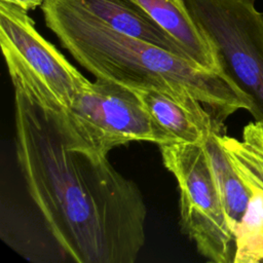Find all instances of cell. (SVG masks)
Here are the masks:
<instances>
[{
  "label": "cell",
  "instance_id": "cell-5",
  "mask_svg": "<svg viewBox=\"0 0 263 263\" xmlns=\"http://www.w3.org/2000/svg\"><path fill=\"white\" fill-rule=\"evenodd\" d=\"M216 45L224 70L248 100V111L263 123V14L254 0H185Z\"/></svg>",
  "mask_w": 263,
  "mask_h": 263
},
{
  "label": "cell",
  "instance_id": "cell-4",
  "mask_svg": "<svg viewBox=\"0 0 263 263\" xmlns=\"http://www.w3.org/2000/svg\"><path fill=\"white\" fill-rule=\"evenodd\" d=\"M158 147L163 165L178 185L182 231L206 260L214 263L233 262L235 238L205 143H172Z\"/></svg>",
  "mask_w": 263,
  "mask_h": 263
},
{
  "label": "cell",
  "instance_id": "cell-2",
  "mask_svg": "<svg viewBox=\"0 0 263 263\" xmlns=\"http://www.w3.org/2000/svg\"><path fill=\"white\" fill-rule=\"evenodd\" d=\"M46 27L72 58L98 79L133 89L185 95L199 101L222 125L239 109L245 95L226 73L204 69L191 60L121 33L75 0H46Z\"/></svg>",
  "mask_w": 263,
  "mask_h": 263
},
{
  "label": "cell",
  "instance_id": "cell-11",
  "mask_svg": "<svg viewBox=\"0 0 263 263\" xmlns=\"http://www.w3.org/2000/svg\"><path fill=\"white\" fill-rule=\"evenodd\" d=\"M218 139L245 183L263 192V123L249 122L241 140L222 134Z\"/></svg>",
  "mask_w": 263,
  "mask_h": 263
},
{
  "label": "cell",
  "instance_id": "cell-10",
  "mask_svg": "<svg viewBox=\"0 0 263 263\" xmlns=\"http://www.w3.org/2000/svg\"><path fill=\"white\" fill-rule=\"evenodd\" d=\"M220 132H214L205 142L211 166L224 204L230 228L235 233L250 201L252 191L233 166L219 142Z\"/></svg>",
  "mask_w": 263,
  "mask_h": 263
},
{
  "label": "cell",
  "instance_id": "cell-1",
  "mask_svg": "<svg viewBox=\"0 0 263 263\" xmlns=\"http://www.w3.org/2000/svg\"><path fill=\"white\" fill-rule=\"evenodd\" d=\"M12 86L17 165L61 253L76 263H134L147 217L137 184L78 143L60 111Z\"/></svg>",
  "mask_w": 263,
  "mask_h": 263
},
{
  "label": "cell",
  "instance_id": "cell-9",
  "mask_svg": "<svg viewBox=\"0 0 263 263\" xmlns=\"http://www.w3.org/2000/svg\"><path fill=\"white\" fill-rule=\"evenodd\" d=\"M75 1L113 29L189 59L182 46L134 2L129 0Z\"/></svg>",
  "mask_w": 263,
  "mask_h": 263
},
{
  "label": "cell",
  "instance_id": "cell-12",
  "mask_svg": "<svg viewBox=\"0 0 263 263\" xmlns=\"http://www.w3.org/2000/svg\"><path fill=\"white\" fill-rule=\"evenodd\" d=\"M249 188L252 195L234 233L233 263H263V192Z\"/></svg>",
  "mask_w": 263,
  "mask_h": 263
},
{
  "label": "cell",
  "instance_id": "cell-3",
  "mask_svg": "<svg viewBox=\"0 0 263 263\" xmlns=\"http://www.w3.org/2000/svg\"><path fill=\"white\" fill-rule=\"evenodd\" d=\"M0 45L12 84L48 108L66 110L90 82L37 31L28 11L1 0Z\"/></svg>",
  "mask_w": 263,
  "mask_h": 263
},
{
  "label": "cell",
  "instance_id": "cell-6",
  "mask_svg": "<svg viewBox=\"0 0 263 263\" xmlns=\"http://www.w3.org/2000/svg\"><path fill=\"white\" fill-rule=\"evenodd\" d=\"M61 115L70 134L101 155L133 142L165 143L137 92L113 81H90Z\"/></svg>",
  "mask_w": 263,
  "mask_h": 263
},
{
  "label": "cell",
  "instance_id": "cell-13",
  "mask_svg": "<svg viewBox=\"0 0 263 263\" xmlns=\"http://www.w3.org/2000/svg\"><path fill=\"white\" fill-rule=\"evenodd\" d=\"M4 2H8L11 4H14L21 8H23L26 11L35 9L38 6H42L46 0H1Z\"/></svg>",
  "mask_w": 263,
  "mask_h": 263
},
{
  "label": "cell",
  "instance_id": "cell-7",
  "mask_svg": "<svg viewBox=\"0 0 263 263\" xmlns=\"http://www.w3.org/2000/svg\"><path fill=\"white\" fill-rule=\"evenodd\" d=\"M153 123L164 139V144H204L221 126L212 113L197 100L154 89H134Z\"/></svg>",
  "mask_w": 263,
  "mask_h": 263
},
{
  "label": "cell",
  "instance_id": "cell-8",
  "mask_svg": "<svg viewBox=\"0 0 263 263\" xmlns=\"http://www.w3.org/2000/svg\"><path fill=\"white\" fill-rule=\"evenodd\" d=\"M129 1L167 32L195 64L211 71L226 73L216 45L195 22L185 0Z\"/></svg>",
  "mask_w": 263,
  "mask_h": 263
}]
</instances>
